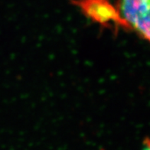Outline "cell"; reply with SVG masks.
Segmentation results:
<instances>
[{"mask_svg": "<svg viewBox=\"0 0 150 150\" xmlns=\"http://www.w3.org/2000/svg\"><path fill=\"white\" fill-rule=\"evenodd\" d=\"M122 29L134 32L150 44V0H116Z\"/></svg>", "mask_w": 150, "mask_h": 150, "instance_id": "6da1fadb", "label": "cell"}, {"mask_svg": "<svg viewBox=\"0 0 150 150\" xmlns=\"http://www.w3.org/2000/svg\"><path fill=\"white\" fill-rule=\"evenodd\" d=\"M83 14L102 27L117 30L122 23L115 4L110 0H71Z\"/></svg>", "mask_w": 150, "mask_h": 150, "instance_id": "7a4b0ae2", "label": "cell"}, {"mask_svg": "<svg viewBox=\"0 0 150 150\" xmlns=\"http://www.w3.org/2000/svg\"><path fill=\"white\" fill-rule=\"evenodd\" d=\"M142 150H150V136L145 138L142 144Z\"/></svg>", "mask_w": 150, "mask_h": 150, "instance_id": "3957f363", "label": "cell"}]
</instances>
